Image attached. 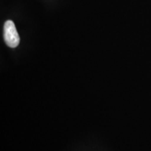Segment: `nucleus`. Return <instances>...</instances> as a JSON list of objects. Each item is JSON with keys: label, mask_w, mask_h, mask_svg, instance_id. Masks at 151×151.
<instances>
[{"label": "nucleus", "mask_w": 151, "mask_h": 151, "mask_svg": "<svg viewBox=\"0 0 151 151\" xmlns=\"http://www.w3.org/2000/svg\"><path fill=\"white\" fill-rule=\"evenodd\" d=\"M4 37L6 45L10 48H16L20 43V37L14 22L7 20L4 26Z\"/></svg>", "instance_id": "nucleus-1"}]
</instances>
